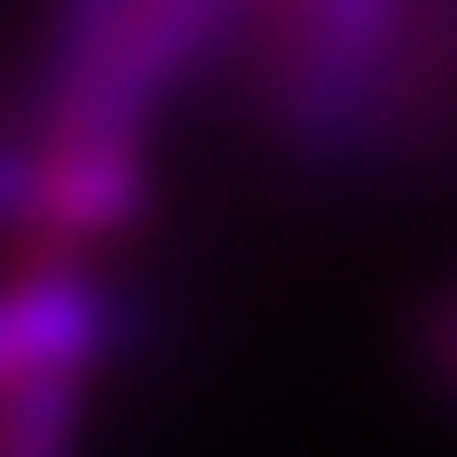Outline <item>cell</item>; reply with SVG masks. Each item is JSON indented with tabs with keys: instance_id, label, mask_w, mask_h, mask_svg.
<instances>
[{
	"instance_id": "1",
	"label": "cell",
	"mask_w": 457,
	"mask_h": 457,
	"mask_svg": "<svg viewBox=\"0 0 457 457\" xmlns=\"http://www.w3.org/2000/svg\"><path fill=\"white\" fill-rule=\"evenodd\" d=\"M442 40L450 0H269L245 71L276 158L323 182L403 158L434 127Z\"/></svg>"
},
{
	"instance_id": "2",
	"label": "cell",
	"mask_w": 457,
	"mask_h": 457,
	"mask_svg": "<svg viewBox=\"0 0 457 457\" xmlns=\"http://www.w3.org/2000/svg\"><path fill=\"white\" fill-rule=\"evenodd\" d=\"M119 347V300L79 261H32L0 284V395L40 378H95Z\"/></svg>"
},
{
	"instance_id": "3",
	"label": "cell",
	"mask_w": 457,
	"mask_h": 457,
	"mask_svg": "<svg viewBox=\"0 0 457 457\" xmlns=\"http://www.w3.org/2000/svg\"><path fill=\"white\" fill-rule=\"evenodd\" d=\"M79 411H87V378H40L0 395V457H71Z\"/></svg>"
}]
</instances>
